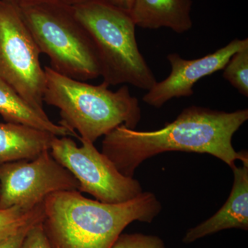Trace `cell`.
Listing matches in <instances>:
<instances>
[{
  "label": "cell",
  "instance_id": "obj_1",
  "mask_svg": "<svg viewBox=\"0 0 248 248\" xmlns=\"http://www.w3.org/2000/svg\"><path fill=\"white\" fill-rule=\"evenodd\" d=\"M248 120V109L228 112L191 106L159 130L138 131L124 125L117 127L104 137L102 153L128 177H134L143 161L170 151L213 155L232 169L237 160L248 159V152H236L232 142Z\"/></svg>",
  "mask_w": 248,
  "mask_h": 248
},
{
  "label": "cell",
  "instance_id": "obj_2",
  "mask_svg": "<svg viewBox=\"0 0 248 248\" xmlns=\"http://www.w3.org/2000/svg\"><path fill=\"white\" fill-rule=\"evenodd\" d=\"M42 225L53 248H111L128 225L151 223L162 205L153 192L124 203L86 198L78 190L60 191L43 202Z\"/></svg>",
  "mask_w": 248,
  "mask_h": 248
},
{
  "label": "cell",
  "instance_id": "obj_3",
  "mask_svg": "<svg viewBox=\"0 0 248 248\" xmlns=\"http://www.w3.org/2000/svg\"><path fill=\"white\" fill-rule=\"evenodd\" d=\"M46 84L44 103L58 108L60 125L94 143L101 137L125 125L135 130L141 119L138 99L127 85L116 91L108 85H92L68 78L44 67Z\"/></svg>",
  "mask_w": 248,
  "mask_h": 248
},
{
  "label": "cell",
  "instance_id": "obj_4",
  "mask_svg": "<svg viewBox=\"0 0 248 248\" xmlns=\"http://www.w3.org/2000/svg\"><path fill=\"white\" fill-rule=\"evenodd\" d=\"M97 50L103 82L149 91L157 82L139 49L136 25L128 13L97 0L72 6Z\"/></svg>",
  "mask_w": 248,
  "mask_h": 248
},
{
  "label": "cell",
  "instance_id": "obj_5",
  "mask_svg": "<svg viewBox=\"0 0 248 248\" xmlns=\"http://www.w3.org/2000/svg\"><path fill=\"white\" fill-rule=\"evenodd\" d=\"M18 8L41 54L48 57L52 69L81 81L101 77L92 39L71 6L46 0Z\"/></svg>",
  "mask_w": 248,
  "mask_h": 248
},
{
  "label": "cell",
  "instance_id": "obj_6",
  "mask_svg": "<svg viewBox=\"0 0 248 248\" xmlns=\"http://www.w3.org/2000/svg\"><path fill=\"white\" fill-rule=\"evenodd\" d=\"M40 55L19 8L0 0V79L34 108L45 112L46 75Z\"/></svg>",
  "mask_w": 248,
  "mask_h": 248
},
{
  "label": "cell",
  "instance_id": "obj_7",
  "mask_svg": "<svg viewBox=\"0 0 248 248\" xmlns=\"http://www.w3.org/2000/svg\"><path fill=\"white\" fill-rule=\"evenodd\" d=\"M78 146L71 137H55L50 152L79 183L80 192L92 195L103 203H124L143 192L141 184L125 177L94 143L79 138Z\"/></svg>",
  "mask_w": 248,
  "mask_h": 248
},
{
  "label": "cell",
  "instance_id": "obj_8",
  "mask_svg": "<svg viewBox=\"0 0 248 248\" xmlns=\"http://www.w3.org/2000/svg\"><path fill=\"white\" fill-rule=\"evenodd\" d=\"M79 187L76 177L50 151L32 159L0 165V209L17 205L34 208L51 194Z\"/></svg>",
  "mask_w": 248,
  "mask_h": 248
},
{
  "label": "cell",
  "instance_id": "obj_9",
  "mask_svg": "<svg viewBox=\"0 0 248 248\" xmlns=\"http://www.w3.org/2000/svg\"><path fill=\"white\" fill-rule=\"evenodd\" d=\"M248 45V38L234 39L214 53L195 60H186L177 53L169 54L167 60L171 66L170 73L148 91L143 97V102L160 108L174 98L190 97L199 80L223 70L230 58Z\"/></svg>",
  "mask_w": 248,
  "mask_h": 248
},
{
  "label": "cell",
  "instance_id": "obj_10",
  "mask_svg": "<svg viewBox=\"0 0 248 248\" xmlns=\"http://www.w3.org/2000/svg\"><path fill=\"white\" fill-rule=\"evenodd\" d=\"M233 167L234 183L230 197L213 216L190 228L183 242L190 244L205 236L228 229L248 230V159Z\"/></svg>",
  "mask_w": 248,
  "mask_h": 248
},
{
  "label": "cell",
  "instance_id": "obj_11",
  "mask_svg": "<svg viewBox=\"0 0 248 248\" xmlns=\"http://www.w3.org/2000/svg\"><path fill=\"white\" fill-rule=\"evenodd\" d=\"M192 0H134L130 15L136 27L167 28L183 34L192 29Z\"/></svg>",
  "mask_w": 248,
  "mask_h": 248
},
{
  "label": "cell",
  "instance_id": "obj_12",
  "mask_svg": "<svg viewBox=\"0 0 248 248\" xmlns=\"http://www.w3.org/2000/svg\"><path fill=\"white\" fill-rule=\"evenodd\" d=\"M55 135L22 124L0 123V165L30 160L50 151Z\"/></svg>",
  "mask_w": 248,
  "mask_h": 248
},
{
  "label": "cell",
  "instance_id": "obj_13",
  "mask_svg": "<svg viewBox=\"0 0 248 248\" xmlns=\"http://www.w3.org/2000/svg\"><path fill=\"white\" fill-rule=\"evenodd\" d=\"M0 115L5 122L45 130L58 137L79 138V135L49 119L45 112L34 108L11 86L0 79Z\"/></svg>",
  "mask_w": 248,
  "mask_h": 248
},
{
  "label": "cell",
  "instance_id": "obj_14",
  "mask_svg": "<svg viewBox=\"0 0 248 248\" xmlns=\"http://www.w3.org/2000/svg\"><path fill=\"white\" fill-rule=\"evenodd\" d=\"M43 203L34 208L17 205L0 209V241L16 234L26 225L43 219Z\"/></svg>",
  "mask_w": 248,
  "mask_h": 248
},
{
  "label": "cell",
  "instance_id": "obj_15",
  "mask_svg": "<svg viewBox=\"0 0 248 248\" xmlns=\"http://www.w3.org/2000/svg\"><path fill=\"white\" fill-rule=\"evenodd\" d=\"M223 77L240 94L248 97V45L236 51L223 68Z\"/></svg>",
  "mask_w": 248,
  "mask_h": 248
},
{
  "label": "cell",
  "instance_id": "obj_16",
  "mask_svg": "<svg viewBox=\"0 0 248 248\" xmlns=\"http://www.w3.org/2000/svg\"><path fill=\"white\" fill-rule=\"evenodd\" d=\"M111 248H167L161 238L155 235L121 234Z\"/></svg>",
  "mask_w": 248,
  "mask_h": 248
},
{
  "label": "cell",
  "instance_id": "obj_17",
  "mask_svg": "<svg viewBox=\"0 0 248 248\" xmlns=\"http://www.w3.org/2000/svg\"><path fill=\"white\" fill-rule=\"evenodd\" d=\"M21 248H53L44 230L42 221L31 226L23 241Z\"/></svg>",
  "mask_w": 248,
  "mask_h": 248
},
{
  "label": "cell",
  "instance_id": "obj_18",
  "mask_svg": "<svg viewBox=\"0 0 248 248\" xmlns=\"http://www.w3.org/2000/svg\"><path fill=\"white\" fill-rule=\"evenodd\" d=\"M41 221H42V219L29 223V224L26 225L25 226L21 228L16 234L9 236L7 239L0 241V248H21L23 241H24V238H25L26 235H27L28 231H29L31 226Z\"/></svg>",
  "mask_w": 248,
  "mask_h": 248
},
{
  "label": "cell",
  "instance_id": "obj_19",
  "mask_svg": "<svg viewBox=\"0 0 248 248\" xmlns=\"http://www.w3.org/2000/svg\"><path fill=\"white\" fill-rule=\"evenodd\" d=\"M103 3L110 5L130 14L134 3V0H97Z\"/></svg>",
  "mask_w": 248,
  "mask_h": 248
},
{
  "label": "cell",
  "instance_id": "obj_20",
  "mask_svg": "<svg viewBox=\"0 0 248 248\" xmlns=\"http://www.w3.org/2000/svg\"><path fill=\"white\" fill-rule=\"evenodd\" d=\"M10 4L14 5V6L19 7L22 5L30 4V3L37 2V1H46V0H4Z\"/></svg>",
  "mask_w": 248,
  "mask_h": 248
},
{
  "label": "cell",
  "instance_id": "obj_21",
  "mask_svg": "<svg viewBox=\"0 0 248 248\" xmlns=\"http://www.w3.org/2000/svg\"><path fill=\"white\" fill-rule=\"evenodd\" d=\"M59 1H61L63 4L73 6H75V5L80 4V3L83 2V1H86V0H59Z\"/></svg>",
  "mask_w": 248,
  "mask_h": 248
}]
</instances>
